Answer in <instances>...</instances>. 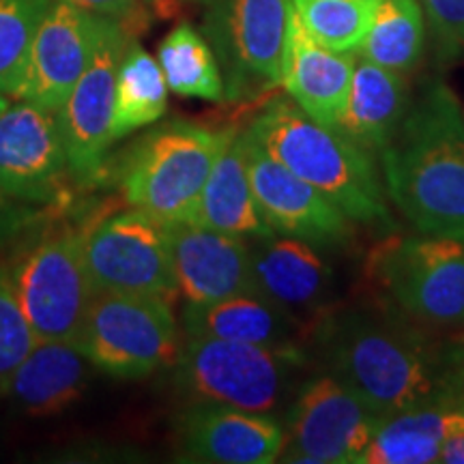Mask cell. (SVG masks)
<instances>
[{
    "label": "cell",
    "mask_w": 464,
    "mask_h": 464,
    "mask_svg": "<svg viewBox=\"0 0 464 464\" xmlns=\"http://www.w3.org/2000/svg\"><path fill=\"white\" fill-rule=\"evenodd\" d=\"M310 357L379 420L445 402L440 338L382 301L334 305L310 329Z\"/></svg>",
    "instance_id": "cell-1"
},
{
    "label": "cell",
    "mask_w": 464,
    "mask_h": 464,
    "mask_svg": "<svg viewBox=\"0 0 464 464\" xmlns=\"http://www.w3.org/2000/svg\"><path fill=\"white\" fill-rule=\"evenodd\" d=\"M379 158L387 198L411 226L464 243V112L448 84L428 80L411 97Z\"/></svg>",
    "instance_id": "cell-2"
},
{
    "label": "cell",
    "mask_w": 464,
    "mask_h": 464,
    "mask_svg": "<svg viewBox=\"0 0 464 464\" xmlns=\"http://www.w3.org/2000/svg\"><path fill=\"white\" fill-rule=\"evenodd\" d=\"M247 130L271 158L335 202L353 222L392 228L376 158L316 123L288 95L266 97Z\"/></svg>",
    "instance_id": "cell-3"
},
{
    "label": "cell",
    "mask_w": 464,
    "mask_h": 464,
    "mask_svg": "<svg viewBox=\"0 0 464 464\" xmlns=\"http://www.w3.org/2000/svg\"><path fill=\"white\" fill-rule=\"evenodd\" d=\"M310 368L304 346H258L183 335L172 390L189 404L276 415L293 402Z\"/></svg>",
    "instance_id": "cell-4"
},
{
    "label": "cell",
    "mask_w": 464,
    "mask_h": 464,
    "mask_svg": "<svg viewBox=\"0 0 464 464\" xmlns=\"http://www.w3.org/2000/svg\"><path fill=\"white\" fill-rule=\"evenodd\" d=\"M237 130L183 119L153 127L114 168L125 205L164 226L191 222L213 164Z\"/></svg>",
    "instance_id": "cell-5"
},
{
    "label": "cell",
    "mask_w": 464,
    "mask_h": 464,
    "mask_svg": "<svg viewBox=\"0 0 464 464\" xmlns=\"http://www.w3.org/2000/svg\"><path fill=\"white\" fill-rule=\"evenodd\" d=\"M42 226L17 243L5 266L34 338L75 342L95 297L84 260V228Z\"/></svg>",
    "instance_id": "cell-6"
},
{
    "label": "cell",
    "mask_w": 464,
    "mask_h": 464,
    "mask_svg": "<svg viewBox=\"0 0 464 464\" xmlns=\"http://www.w3.org/2000/svg\"><path fill=\"white\" fill-rule=\"evenodd\" d=\"M379 301L432 332L464 329V243L390 235L368 258Z\"/></svg>",
    "instance_id": "cell-7"
},
{
    "label": "cell",
    "mask_w": 464,
    "mask_h": 464,
    "mask_svg": "<svg viewBox=\"0 0 464 464\" xmlns=\"http://www.w3.org/2000/svg\"><path fill=\"white\" fill-rule=\"evenodd\" d=\"M75 344L103 374L140 381L177 363L183 329L170 301L149 295L95 293Z\"/></svg>",
    "instance_id": "cell-8"
},
{
    "label": "cell",
    "mask_w": 464,
    "mask_h": 464,
    "mask_svg": "<svg viewBox=\"0 0 464 464\" xmlns=\"http://www.w3.org/2000/svg\"><path fill=\"white\" fill-rule=\"evenodd\" d=\"M293 0H202V34L218 58L226 100L256 102L282 86Z\"/></svg>",
    "instance_id": "cell-9"
},
{
    "label": "cell",
    "mask_w": 464,
    "mask_h": 464,
    "mask_svg": "<svg viewBox=\"0 0 464 464\" xmlns=\"http://www.w3.org/2000/svg\"><path fill=\"white\" fill-rule=\"evenodd\" d=\"M84 260L95 293L149 295L170 304L179 297L166 226L138 208L86 226Z\"/></svg>",
    "instance_id": "cell-10"
},
{
    "label": "cell",
    "mask_w": 464,
    "mask_h": 464,
    "mask_svg": "<svg viewBox=\"0 0 464 464\" xmlns=\"http://www.w3.org/2000/svg\"><path fill=\"white\" fill-rule=\"evenodd\" d=\"M379 417L334 376L301 382L284 421L282 462L362 464Z\"/></svg>",
    "instance_id": "cell-11"
},
{
    "label": "cell",
    "mask_w": 464,
    "mask_h": 464,
    "mask_svg": "<svg viewBox=\"0 0 464 464\" xmlns=\"http://www.w3.org/2000/svg\"><path fill=\"white\" fill-rule=\"evenodd\" d=\"M69 179L75 177L58 112L15 97L0 114V188L54 208L67 205Z\"/></svg>",
    "instance_id": "cell-12"
},
{
    "label": "cell",
    "mask_w": 464,
    "mask_h": 464,
    "mask_svg": "<svg viewBox=\"0 0 464 464\" xmlns=\"http://www.w3.org/2000/svg\"><path fill=\"white\" fill-rule=\"evenodd\" d=\"M133 31L123 20L108 17L91 65L58 110L69 166L78 183L97 181L108 168L112 147V110L116 73Z\"/></svg>",
    "instance_id": "cell-13"
},
{
    "label": "cell",
    "mask_w": 464,
    "mask_h": 464,
    "mask_svg": "<svg viewBox=\"0 0 464 464\" xmlns=\"http://www.w3.org/2000/svg\"><path fill=\"white\" fill-rule=\"evenodd\" d=\"M247 172L258 211L271 232L340 252L355 239L357 226L342 208L271 158L246 127Z\"/></svg>",
    "instance_id": "cell-14"
},
{
    "label": "cell",
    "mask_w": 464,
    "mask_h": 464,
    "mask_svg": "<svg viewBox=\"0 0 464 464\" xmlns=\"http://www.w3.org/2000/svg\"><path fill=\"white\" fill-rule=\"evenodd\" d=\"M106 15L52 0L34 33L17 100L61 110L80 75L91 65Z\"/></svg>",
    "instance_id": "cell-15"
},
{
    "label": "cell",
    "mask_w": 464,
    "mask_h": 464,
    "mask_svg": "<svg viewBox=\"0 0 464 464\" xmlns=\"http://www.w3.org/2000/svg\"><path fill=\"white\" fill-rule=\"evenodd\" d=\"M247 243L254 293L297 318L310 335L318 318L335 305L338 280L327 252L276 232Z\"/></svg>",
    "instance_id": "cell-16"
},
{
    "label": "cell",
    "mask_w": 464,
    "mask_h": 464,
    "mask_svg": "<svg viewBox=\"0 0 464 464\" xmlns=\"http://www.w3.org/2000/svg\"><path fill=\"white\" fill-rule=\"evenodd\" d=\"M284 440V423L269 413L189 404L177 417L179 456L188 462L271 464Z\"/></svg>",
    "instance_id": "cell-17"
},
{
    "label": "cell",
    "mask_w": 464,
    "mask_h": 464,
    "mask_svg": "<svg viewBox=\"0 0 464 464\" xmlns=\"http://www.w3.org/2000/svg\"><path fill=\"white\" fill-rule=\"evenodd\" d=\"M177 295L185 304H211L252 290L249 243L183 222L166 226Z\"/></svg>",
    "instance_id": "cell-18"
},
{
    "label": "cell",
    "mask_w": 464,
    "mask_h": 464,
    "mask_svg": "<svg viewBox=\"0 0 464 464\" xmlns=\"http://www.w3.org/2000/svg\"><path fill=\"white\" fill-rule=\"evenodd\" d=\"M355 65L357 52H335L318 44L293 9L284 45L282 86L316 123L332 130L338 125Z\"/></svg>",
    "instance_id": "cell-19"
},
{
    "label": "cell",
    "mask_w": 464,
    "mask_h": 464,
    "mask_svg": "<svg viewBox=\"0 0 464 464\" xmlns=\"http://www.w3.org/2000/svg\"><path fill=\"white\" fill-rule=\"evenodd\" d=\"M92 370L97 368L75 342H37L33 351L0 379V396L31 417L61 415L84 398Z\"/></svg>",
    "instance_id": "cell-20"
},
{
    "label": "cell",
    "mask_w": 464,
    "mask_h": 464,
    "mask_svg": "<svg viewBox=\"0 0 464 464\" xmlns=\"http://www.w3.org/2000/svg\"><path fill=\"white\" fill-rule=\"evenodd\" d=\"M181 329L183 335L196 338L276 348L301 346L307 338V329L297 318L254 290L211 304H185Z\"/></svg>",
    "instance_id": "cell-21"
},
{
    "label": "cell",
    "mask_w": 464,
    "mask_h": 464,
    "mask_svg": "<svg viewBox=\"0 0 464 464\" xmlns=\"http://www.w3.org/2000/svg\"><path fill=\"white\" fill-rule=\"evenodd\" d=\"M413 92L406 75L362 58L355 65L351 91L335 131L372 158L393 140Z\"/></svg>",
    "instance_id": "cell-22"
},
{
    "label": "cell",
    "mask_w": 464,
    "mask_h": 464,
    "mask_svg": "<svg viewBox=\"0 0 464 464\" xmlns=\"http://www.w3.org/2000/svg\"><path fill=\"white\" fill-rule=\"evenodd\" d=\"M191 224L239 237L243 241L274 235L260 216L256 198H254L247 172L246 131L241 127L213 164Z\"/></svg>",
    "instance_id": "cell-23"
},
{
    "label": "cell",
    "mask_w": 464,
    "mask_h": 464,
    "mask_svg": "<svg viewBox=\"0 0 464 464\" xmlns=\"http://www.w3.org/2000/svg\"><path fill=\"white\" fill-rule=\"evenodd\" d=\"M462 430V406L450 402L413 406L379 421L362 464L439 462L443 440Z\"/></svg>",
    "instance_id": "cell-24"
},
{
    "label": "cell",
    "mask_w": 464,
    "mask_h": 464,
    "mask_svg": "<svg viewBox=\"0 0 464 464\" xmlns=\"http://www.w3.org/2000/svg\"><path fill=\"white\" fill-rule=\"evenodd\" d=\"M168 110V84L160 63L130 39L116 73L112 138L123 140L142 127L155 125Z\"/></svg>",
    "instance_id": "cell-25"
},
{
    "label": "cell",
    "mask_w": 464,
    "mask_h": 464,
    "mask_svg": "<svg viewBox=\"0 0 464 464\" xmlns=\"http://www.w3.org/2000/svg\"><path fill=\"white\" fill-rule=\"evenodd\" d=\"M426 45V17L420 0H381L359 56L398 73L420 65Z\"/></svg>",
    "instance_id": "cell-26"
},
{
    "label": "cell",
    "mask_w": 464,
    "mask_h": 464,
    "mask_svg": "<svg viewBox=\"0 0 464 464\" xmlns=\"http://www.w3.org/2000/svg\"><path fill=\"white\" fill-rule=\"evenodd\" d=\"M158 63L174 95L188 100L224 102V80L205 34L181 22L160 44Z\"/></svg>",
    "instance_id": "cell-27"
},
{
    "label": "cell",
    "mask_w": 464,
    "mask_h": 464,
    "mask_svg": "<svg viewBox=\"0 0 464 464\" xmlns=\"http://www.w3.org/2000/svg\"><path fill=\"white\" fill-rule=\"evenodd\" d=\"M381 0H293L301 24L318 44L335 52H357Z\"/></svg>",
    "instance_id": "cell-28"
},
{
    "label": "cell",
    "mask_w": 464,
    "mask_h": 464,
    "mask_svg": "<svg viewBox=\"0 0 464 464\" xmlns=\"http://www.w3.org/2000/svg\"><path fill=\"white\" fill-rule=\"evenodd\" d=\"M52 0H0V92L15 97L28 52Z\"/></svg>",
    "instance_id": "cell-29"
},
{
    "label": "cell",
    "mask_w": 464,
    "mask_h": 464,
    "mask_svg": "<svg viewBox=\"0 0 464 464\" xmlns=\"http://www.w3.org/2000/svg\"><path fill=\"white\" fill-rule=\"evenodd\" d=\"M37 342L17 304L7 266L0 265V379L28 355Z\"/></svg>",
    "instance_id": "cell-30"
},
{
    "label": "cell",
    "mask_w": 464,
    "mask_h": 464,
    "mask_svg": "<svg viewBox=\"0 0 464 464\" xmlns=\"http://www.w3.org/2000/svg\"><path fill=\"white\" fill-rule=\"evenodd\" d=\"M440 63L464 61V0H420Z\"/></svg>",
    "instance_id": "cell-31"
},
{
    "label": "cell",
    "mask_w": 464,
    "mask_h": 464,
    "mask_svg": "<svg viewBox=\"0 0 464 464\" xmlns=\"http://www.w3.org/2000/svg\"><path fill=\"white\" fill-rule=\"evenodd\" d=\"M52 208L33 205L0 188V252L14 249L26 235L48 222Z\"/></svg>",
    "instance_id": "cell-32"
},
{
    "label": "cell",
    "mask_w": 464,
    "mask_h": 464,
    "mask_svg": "<svg viewBox=\"0 0 464 464\" xmlns=\"http://www.w3.org/2000/svg\"><path fill=\"white\" fill-rule=\"evenodd\" d=\"M440 385L445 402L464 409V329L440 338Z\"/></svg>",
    "instance_id": "cell-33"
},
{
    "label": "cell",
    "mask_w": 464,
    "mask_h": 464,
    "mask_svg": "<svg viewBox=\"0 0 464 464\" xmlns=\"http://www.w3.org/2000/svg\"><path fill=\"white\" fill-rule=\"evenodd\" d=\"M63 3L75 5L80 9L92 11V14L114 17V20H123L130 28L136 20L142 24H147L149 20L142 0H63Z\"/></svg>",
    "instance_id": "cell-34"
},
{
    "label": "cell",
    "mask_w": 464,
    "mask_h": 464,
    "mask_svg": "<svg viewBox=\"0 0 464 464\" xmlns=\"http://www.w3.org/2000/svg\"><path fill=\"white\" fill-rule=\"evenodd\" d=\"M194 3H202V0H142L149 14H155L161 20H170V17L179 15Z\"/></svg>",
    "instance_id": "cell-35"
},
{
    "label": "cell",
    "mask_w": 464,
    "mask_h": 464,
    "mask_svg": "<svg viewBox=\"0 0 464 464\" xmlns=\"http://www.w3.org/2000/svg\"><path fill=\"white\" fill-rule=\"evenodd\" d=\"M439 462L464 464V430L450 434V437L443 440L439 451Z\"/></svg>",
    "instance_id": "cell-36"
},
{
    "label": "cell",
    "mask_w": 464,
    "mask_h": 464,
    "mask_svg": "<svg viewBox=\"0 0 464 464\" xmlns=\"http://www.w3.org/2000/svg\"><path fill=\"white\" fill-rule=\"evenodd\" d=\"M11 103V100H9V95H3V92H0V114L5 112V110H7V106Z\"/></svg>",
    "instance_id": "cell-37"
}]
</instances>
